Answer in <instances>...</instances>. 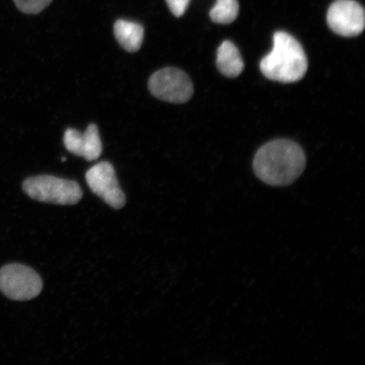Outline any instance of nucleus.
Segmentation results:
<instances>
[{
	"label": "nucleus",
	"mask_w": 365,
	"mask_h": 365,
	"mask_svg": "<svg viewBox=\"0 0 365 365\" xmlns=\"http://www.w3.org/2000/svg\"><path fill=\"white\" fill-rule=\"evenodd\" d=\"M305 165L304 150L289 140H276L264 145L253 163L255 175L272 186L293 184L302 175Z\"/></svg>",
	"instance_id": "obj_1"
},
{
	"label": "nucleus",
	"mask_w": 365,
	"mask_h": 365,
	"mask_svg": "<svg viewBox=\"0 0 365 365\" xmlns=\"http://www.w3.org/2000/svg\"><path fill=\"white\" fill-rule=\"evenodd\" d=\"M259 68L269 80L292 83L304 78L308 70L304 50L293 36L277 31L273 36V48Z\"/></svg>",
	"instance_id": "obj_2"
},
{
	"label": "nucleus",
	"mask_w": 365,
	"mask_h": 365,
	"mask_svg": "<svg viewBox=\"0 0 365 365\" xmlns=\"http://www.w3.org/2000/svg\"><path fill=\"white\" fill-rule=\"evenodd\" d=\"M22 189L31 199L41 202L70 205L82 198L78 182L52 175L29 178L23 182Z\"/></svg>",
	"instance_id": "obj_3"
},
{
	"label": "nucleus",
	"mask_w": 365,
	"mask_h": 365,
	"mask_svg": "<svg viewBox=\"0 0 365 365\" xmlns=\"http://www.w3.org/2000/svg\"><path fill=\"white\" fill-rule=\"evenodd\" d=\"M42 289L43 281L38 274L24 264H6L0 270V291L9 299H33Z\"/></svg>",
	"instance_id": "obj_4"
},
{
	"label": "nucleus",
	"mask_w": 365,
	"mask_h": 365,
	"mask_svg": "<svg viewBox=\"0 0 365 365\" xmlns=\"http://www.w3.org/2000/svg\"><path fill=\"white\" fill-rule=\"evenodd\" d=\"M148 86L154 97L172 103L188 102L194 93L190 77L177 68L167 67L155 72Z\"/></svg>",
	"instance_id": "obj_5"
},
{
	"label": "nucleus",
	"mask_w": 365,
	"mask_h": 365,
	"mask_svg": "<svg viewBox=\"0 0 365 365\" xmlns=\"http://www.w3.org/2000/svg\"><path fill=\"white\" fill-rule=\"evenodd\" d=\"M86 180L93 192L114 209L125 207V195L123 192L110 163L101 162L91 167L86 173Z\"/></svg>",
	"instance_id": "obj_6"
},
{
	"label": "nucleus",
	"mask_w": 365,
	"mask_h": 365,
	"mask_svg": "<svg viewBox=\"0 0 365 365\" xmlns=\"http://www.w3.org/2000/svg\"><path fill=\"white\" fill-rule=\"evenodd\" d=\"M327 24L340 36L346 38L358 36L364 29V9L354 0H337L328 10Z\"/></svg>",
	"instance_id": "obj_7"
},
{
	"label": "nucleus",
	"mask_w": 365,
	"mask_h": 365,
	"mask_svg": "<svg viewBox=\"0 0 365 365\" xmlns=\"http://www.w3.org/2000/svg\"><path fill=\"white\" fill-rule=\"evenodd\" d=\"M63 145L68 152L85 158L86 161H95L103 153L98 128L94 124H91L84 133L74 129L66 130Z\"/></svg>",
	"instance_id": "obj_8"
},
{
	"label": "nucleus",
	"mask_w": 365,
	"mask_h": 365,
	"mask_svg": "<svg viewBox=\"0 0 365 365\" xmlns=\"http://www.w3.org/2000/svg\"><path fill=\"white\" fill-rule=\"evenodd\" d=\"M217 66L223 76L230 78H235L243 72V58L238 48L230 41H225L218 48Z\"/></svg>",
	"instance_id": "obj_9"
},
{
	"label": "nucleus",
	"mask_w": 365,
	"mask_h": 365,
	"mask_svg": "<svg viewBox=\"0 0 365 365\" xmlns=\"http://www.w3.org/2000/svg\"><path fill=\"white\" fill-rule=\"evenodd\" d=\"M114 35L127 52L138 51L143 43L144 29L139 23L118 20L113 27Z\"/></svg>",
	"instance_id": "obj_10"
},
{
	"label": "nucleus",
	"mask_w": 365,
	"mask_h": 365,
	"mask_svg": "<svg viewBox=\"0 0 365 365\" xmlns=\"http://www.w3.org/2000/svg\"><path fill=\"white\" fill-rule=\"evenodd\" d=\"M240 6L238 0H217L215 6L210 12V16L218 24H230L238 17Z\"/></svg>",
	"instance_id": "obj_11"
},
{
	"label": "nucleus",
	"mask_w": 365,
	"mask_h": 365,
	"mask_svg": "<svg viewBox=\"0 0 365 365\" xmlns=\"http://www.w3.org/2000/svg\"><path fill=\"white\" fill-rule=\"evenodd\" d=\"M52 1L53 0H14L21 11L31 15L43 11Z\"/></svg>",
	"instance_id": "obj_12"
},
{
	"label": "nucleus",
	"mask_w": 365,
	"mask_h": 365,
	"mask_svg": "<svg viewBox=\"0 0 365 365\" xmlns=\"http://www.w3.org/2000/svg\"><path fill=\"white\" fill-rule=\"evenodd\" d=\"M168 6L176 17H180L185 13L190 0H166Z\"/></svg>",
	"instance_id": "obj_13"
},
{
	"label": "nucleus",
	"mask_w": 365,
	"mask_h": 365,
	"mask_svg": "<svg viewBox=\"0 0 365 365\" xmlns=\"http://www.w3.org/2000/svg\"><path fill=\"white\" fill-rule=\"evenodd\" d=\"M62 161H63V162H66V158H62Z\"/></svg>",
	"instance_id": "obj_14"
}]
</instances>
